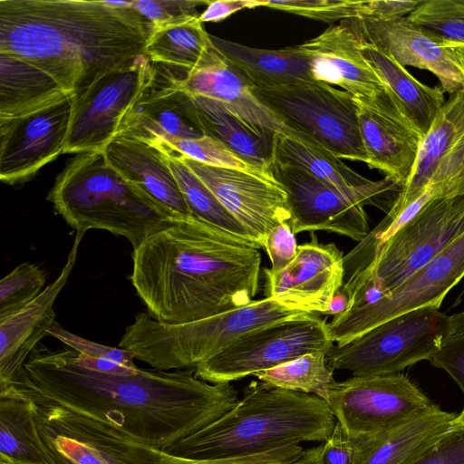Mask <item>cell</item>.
<instances>
[{
	"instance_id": "53",
	"label": "cell",
	"mask_w": 464,
	"mask_h": 464,
	"mask_svg": "<svg viewBox=\"0 0 464 464\" xmlns=\"http://www.w3.org/2000/svg\"><path fill=\"white\" fill-rule=\"evenodd\" d=\"M322 443L318 446L304 450L303 453L290 464H323Z\"/></svg>"
},
{
	"instance_id": "9",
	"label": "cell",
	"mask_w": 464,
	"mask_h": 464,
	"mask_svg": "<svg viewBox=\"0 0 464 464\" xmlns=\"http://www.w3.org/2000/svg\"><path fill=\"white\" fill-rule=\"evenodd\" d=\"M452 336L450 318L437 306L421 307L389 319L359 337L334 345L326 362L353 376L401 372L430 360Z\"/></svg>"
},
{
	"instance_id": "38",
	"label": "cell",
	"mask_w": 464,
	"mask_h": 464,
	"mask_svg": "<svg viewBox=\"0 0 464 464\" xmlns=\"http://www.w3.org/2000/svg\"><path fill=\"white\" fill-rule=\"evenodd\" d=\"M407 17L443 44H464V0H421Z\"/></svg>"
},
{
	"instance_id": "34",
	"label": "cell",
	"mask_w": 464,
	"mask_h": 464,
	"mask_svg": "<svg viewBox=\"0 0 464 464\" xmlns=\"http://www.w3.org/2000/svg\"><path fill=\"white\" fill-rule=\"evenodd\" d=\"M0 464H55L40 434L33 401L0 397Z\"/></svg>"
},
{
	"instance_id": "45",
	"label": "cell",
	"mask_w": 464,
	"mask_h": 464,
	"mask_svg": "<svg viewBox=\"0 0 464 464\" xmlns=\"http://www.w3.org/2000/svg\"><path fill=\"white\" fill-rule=\"evenodd\" d=\"M411 464H464V422L454 426Z\"/></svg>"
},
{
	"instance_id": "27",
	"label": "cell",
	"mask_w": 464,
	"mask_h": 464,
	"mask_svg": "<svg viewBox=\"0 0 464 464\" xmlns=\"http://www.w3.org/2000/svg\"><path fill=\"white\" fill-rule=\"evenodd\" d=\"M464 138V90L450 95L422 137L411 174L389 211L415 201L431 183L441 163Z\"/></svg>"
},
{
	"instance_id": "22",
	"label": "cell",
	"mask_w": 464,
	"mask_h": 464,
	"mask_svg": "<svg viewBox=\"0 0 464 464\" xmlns=\"http://www.w3.org/2000/svg\"><path fill=\"white\" fill-rule=\"evenodd\" d=\"M84 234L76 231L67 261L58 277L29 304L0 320V391L19 378L28 357L55 323L53 304L72 272Z\"/></svg>"
},
{
	"instance_id": "2",
	"label": "cell",
	"mask_w": 464,
	"mask_h": 464,
	"mask_svg": "<svg viewBox=\"0 0 464 464\" xmlns=\"http://www.w3.org/2000/svg\"><path fill=\"white\" fill-rule=\"evenodd\" d=\"M258 249L193 216L179 217L133 249L130 281L155 320L189 323L254 300Z\"/></svg>"
},
{
	"instance_id": "32",
	"label": "cell",
	"mask_w": 464,
	"mask_h": 464,
	"mask_svg": "<svg viewBox=\"0 0 464 464\" xmlns=\"http://www.w3.org/2000/svg\"><path fill=\"white\" fill-rule=\"evenodd\" d=\"M68 93L41 68L0 52V119L25 114Z\"/></svg>"
},
{
	"instance_id": "44",
	"label": "cell",
	"mask_w": 464,
	"mask_h": 464,
	"mask_svg": "<svg viewBox=\"0 0 464 464\" xmlns=\"http://www.w3.org/2000/svg\"><path fill=\"white\" fill-rule=\"evenodd\" d=\"M49 334L63 342L79 353L98 359L110 360L119 364L136 368L133 360L134 354L123 348H115L101 344L81 336H78L54 323L49 331Z\"/></svg>"
},
{
	"instance_id": "5",
	"label": "cell",
	"mask_w": 464,
	"mask_h": 464,
	"mask_svg": "<svg viewBox=\"0 0 464 464\" xmlns=\"http://www.w3.org/2000/svg\"><path fill=\"white\" fill-rule=\"evenodd\" d=\"M47 199L76 231L105 230L124 237L133 249L179 218L127 181L102 151L72 159Z\"/></svg>"
},
{
	"instance_id": "8",
	"label": "cell",
	"mask_w": 464,
	"mask_h": 464,
	"mask_svg": "<svg viewBox=\"0 0 464 464\" xmlns=\"http://www.w3.org/2000/svg\"><path fill=\"white\" fill-rule=\"evenodd\" d=\"M257 98L288 128L339 159L367 164L358 106L345 91L314 80L256 86Z\"/></svg>"
},
{
	"instance_id": "3",
	"label": "cell",
	"mask_w": 464,
	"mask_h": 464,
	"mask_svg": "<svg viewBox=\"0 0 464 464\" xmlns=\"http://www.w3.org/2000/svg\"><path fill=\"white\" fill-rule=\"evenodd\" d=\"M153 29L132 6L104 0L0 1V52L41 68L72 94L144 54Z\"/></svg>"
},
{
	"instance_id": "29",
	"label": "cell",
	"mask_w": 464,
	"mask_h": 464,
	"mask_svg": "<svg viewBox=\"0 0 464 464\" xmlns=\"http://www.w3.org/2000/svg\"><path fill=\"white\" fill-rule=\"evenodd\" d=\"M361 52L399 111L423 137L445 102L443 90L421 83L405 67L364 38Z\"/></svg>"
},
{
	"instance_id": "19",
	"label": "cell",
	"mask_w": 464,
	"mask_h": 464,
	"mask_svg": "<svg viewBox=\"0 0 464 464\" xmlns=\"http://www.w3.org/2000/svg\"><path fill=\"white\" fill-rule=\"evenodd\" d=\"M355 102L367 165L403 188L411 174L422 136L399 111L386 89L373 99Z\"/></svg>"
},
{
	"instance_id": "12",
	"label": "cell",
	"mask_w": 464,
	"mask_h": 464,
	"mask_svg": "<svg viewBox=\"0 0 464 464\" xmlns=\"http://www.w3.org/2000/svg\"><path fill=\"white\" fill-rule=\"evenodd\" d=\"M326 402L336 421L353 436L389 431L427 411L434 404L401 372L353 376L336 382Z\"/></svg>"
},
{
	"instance_id": "37",
	"label": "cell",
	"mask_w": 464,
	"mask_h": 464,
	"mask_svg": "<svg viewBox=\"0 0 464 464\" xmlns=\"http://www.w3.org/2000/svg\"><path fill=\"white\" fill-rule=\"evenodd\" d=\"M151 145L164 152L183 156L208 166L272 176L246 161L217 139L207 135L159 141Z\"/></svg>"
},
{
	"instance_id": "4",
	"label": "cell",
	"mask_w": 464,
	"mask_h": 464,
	"mask_svg": "<svg viewBox=\"0 0 464 464\" xmlns=\"http://www.w3.org/2000/svg\"><path fill=\"white\" fill-rule=\"evenodd\" d=\"M335 423L324 400L257 380L226 414L163 450L197 459L248 456L304 441L324 442Z\"/></svg>"
},
{
	"instance_id": "35",
	"label": "cell",
	"mask_w": 464,
	"mask_h": 464,
	"mask_svg": "<svg viewBox=\"0 0 464 464\" xmlns=\"http://www.w3.org/2000/svg\"><path fill=\"white\" fill-rule=\"evenodd\" d=\"M271 386L315 395L325 401L336 381L326 362V353L301 355L276 367L254 374Z\"/></svg>"
},
{
	"instance_id": "21",
	"label": "cell",
	"mask_w": 464,
	"mask_h": 464,
	"mask_svg": "<svg viewBox=\"0 0 464 464\" xmlns=\"http://www.w3.org/2000/svg\"><path fill=\"white\" fill-rule=\"evenodd\" d=\"M355 19L363 38L401 66L428 70L438 78L443 92L453 94L464 90V79L450 49L407 16Z\"/></svg>"
},
{
	"instance_id": "20",
	"label": "cell",
	"mask_w": 464,
	"mask_h": 464,
	"mask_svg": "<svg viewBox=\"0 0 464 464\" xmlns=\"http://www.w3.org/2000/svg\"><path fill=\"white\" fill-rule=\"evenodd\" d=\"M191 96L213 99L257 126L310 143L288 128L257 98L253 83L212 44L199 64L179 79L164 74Z\"/></svg>"
},
{
	"instance_id": "17",
	"label": "cell",
	"mask_w": 464,
	"mask_h": 464,
	"mask_svg": "<svg viewBox=\"0 0 464 464\" xmlns=\"http://www.w3.org/2000/svg\"><path fill=\"white\" fill-rule=\"evenodd\" d=\"M343 254L334 243L311 240L298 246L294 260L284 269H264L265 297L294 310L324 314L344 282Z\"/></svg>"
},
{
	"instance_id": "31",
	"label": "cell",
	"mask_w": 464,
	"mask_h": 464,
	"mask_svg": "<svg viewBox=\"0 0 464 464\" xmlns=\"http://www.w3.org/2000/svg\"><path fill=\"white\" fill-rule=\"evenodd\" d=\"M214 46L256 86L314 80L310 63L299 45L266 50L210 35Z\"/></svg>"
},
{
	"instance_id": "6",
	"label": "cell",
	"mask_w": 464,
	"mask_h": 464,
	"mask_svg": "<svg viewBox=\"0 0 464 464\" xmlns=\"http://www.w3.org/2000/svg\"><path fill=\"white\" fill-rule=\"evenodd\" d=\"M312 314L290 309L266 297L253 300L239 308L179 324H163L148 312H141L126 328L119 345L152 368L183 370L196 367L243 334Z\"/></svg>"
},
{
	"instance_id": "30",
	"label": "cell",
	"mask_w": 464,
	"mask_h": 464,
	"mask_svg": "<svg viewBox=\"0 0 464 464\" xmlns=\"http://www.w3.org/2000/svg\"><path fill=\"white\" fill-rule=\"evenodd\" d=\"M456 418L433 404L397 428L371 435L360 464H411L450 431Z\"/></svg>"
},
{
	"instance_id": "51",
	"label": "cell",
	"mask_w": 464,
	"mask_h": 464,
	"mask_svg": "<svg viewBox=\"0 0 464 464\" xmlns=\"http://www.w3.org/2000/svg\"><path fill=\"white\" fill-rule=\"evenodd\" d=\"M441 167L452 179L464 178V138L441 163Z\"/></svg>"
},
{
	"instance_id": "1",
	"label": "cell",
	"mask_w": 464,
	"mask_h": 464,
	"mask_svg": "<svg viewBox=\"0 0 464 464\" xmlns=\"http://www.w3.org/2000/svg\"><path fill=\"white\" fill-rule=\"evenodd\" d=\"M74 353L72 348H36L0 397L101 419L160 450L217 420L239 401L230 382L210 383L191 370L140 368L134 375L105 374L77 364Z\"/></svg>"
},
{
	"instance_id": "48",
	"label": "cell",
	"mask_w": 464,
	"mask_h": 464,
	"mask_svg": "<svg viewBox=\"0 0 464 464\" xmlns=\"http://www.w3.org/2000/svg\"><path fill=\"white\" fill-rule=\"evenodd\" d=\"M421 0H372L362 1L360 19L375 21L392 20L408 16Z\"/></svg>"
},
{
	"instance_id": "28",
	"label": "cell",
	"mask_w": 464,
	"mask_h": 464,
	"mask_svg": "<svg viewBox=\"0 0 464 464\" xmlns=\"http://www.w3.org/2000/svg\"><path fill=\"white\" fill-rule=\"evenodd\" d=\"M191 98L204 135L217 139L246 161L271 174L276 132L249 122L213 99Z\"/></svg>"
},
{
	"instance_id": "54",
	"label": "cell",
	"mask_w": 464,
	"mask_h": 464,
	"mask_svg": "<svg viewBox=\"0 0 464 464\" xmlns=\"http://www.w3.org/2000/svg\"><path fill=\"white\" fill-rule=\"evenodd\" d=\"M448 46L464 79V44H443Z\"/></svg>"
},
{
	"instance_id": "23",
	"label": "cell",
	"mask_w": 464,
	"mask_h": 464,
	"mask_svg": "<svg viewBox=\"0 0 464 464\" xmlns=\"http://www.w3.org/2000/svg\"><path fill=\"white\" fill-rule=\"evenodd\" d=\"M274 160L297 167L342 194L386 213L402 186L384 178L372 181L355 172L324 149L281 133L275 136Z\"/></svg>"
},
{
	"instance_id": "16",
	"label": "cell",
	"mask_w": 464,
	"mask_h": 464,
	"mask_svg": "<svg viewBox=\"0 0 464 464\" xmlns=\"http://www.w3.org/2000/svg\"><path fill=\"white\" fill-rule=\"evenodd\" d=\"M269 171L287 195L295 234L327 231L361 242L370 233L364 205L304 170L276 160Z\"/></svg>"
},
{
	"instance_id": "33",
	"label": "cell",
	"mask_w": 464,
	"mask_h": 464,
	"mask_svg": "<svg viewBox=\"0 0 464 464\" xmlns=\"http://www.w3.org/2000/svg\"><path fill=\"white\" fill-rule=\"evenodd\" d=\"M212 45L210 35L198 17L156 27L151 32L144 54L160 65L164 74L179 79L194 70Z\"/></svg>"
},
{
	"instance_id": "25",
	"label": "cell",
	"mask_w": 464,
	"mask_h": 464,
	"mask_svg": "<svg viewBox=\"0 0 464 464\" xmlns=\"http://www.w3.org/2000/svg\"><path fill=\"white\" fill-rule=\"evenodd\" d=\"M127 181L178 217L191 216L166 155L136 139L115 137L102 150Z\"/></svg>"
},
{
	"instance_id": "26",
	"label": "cell",
	"mask_w": 464,
	"mask_h": 464,
	"mask_svg": "<svg viewBox=\"0 0 464 464\" xmlns=\"http://www.w3.org/2000/svg\"><path fill=\"white\" fill-rule=\"evenodd\" d=\"M40 434L55 464H123L85 415L53 405H36Z\"/></svg>"
},
{
	"instance_id": "50",
	"label": "cell",
	"mask_w": 464,
	"mask_h": 464,
	"mask_svg": "<svg viewBox=\"0 0 464 464\" xmlns=\"http://www.w3.org/2000/svg\"><path fill=\"white\" fill-rule=\"evenodd\" d=\"M74 359L80 366L97 372L105 374L134 375L140 368H130L110 360L92 358L75 351Z\"/></svg>"
},
{
	"instance_id": "40",
	"label": "cell",
	"mask_w": 464,
	"mask_h": 464,
	"mask_svg": "<svg viewBox=\"0 0 464 464\" xmlns=\"http://www.w3.org/2000/svg\"><path fill=\"white\" fill-rule=\"evenodd\" d=\"M304 451L299 444L287 445L248 456L224 459H188L146 445L136 464H290Z\"/></svg>"
},
{
	"instance_id": "47",
	"label": "cell",
	"mask_w": 464,
	"mask_h": 464,
	"mask_svg": "<svg viewBox=\"0 0 464 464\" xmlns=\"http://www.w3.org/2000/svg\"><path fill=\"white\" fill-rule=\"evenodd\" d=\"M429 361L434 367L444 370L464 393V334L452 335ZM457 420L464 422V407Z\"/></svg>"
},
{
	"instance_id": "10",
	"label": "cell",
	"mask_w": 464,
	"mask_h": 464,
	"mask_svg": "<svg viewBox=\"0 0 464 464\" xmlns=\"http://www.w3.org/2000/svg\"><path fill=\"white\" fill-rule=\"evenodd\" d=\"M326 320L317 314L266 325L243 334L195 367L197 377L210 383L237 381L334 345Z\"/></svg>"
},
{
	"instance_id": "13",
	"label": "cell",
	"mask_w": 464,
	"mask_h": 464,
	"mask_svg": "<svg viewBox=\"0 0 464 464\" xmlns=\"http://www.w3.org/2000/svg\"><path fill=\"white\" fill-rule=\"evenodd\" d=\"M463 276L464 234L376 303L334 316L327 324L330 336L343 345L395 316L425 306L440 307Z\"/></svg>"
},
{
	"instance_id": "24",
	"label": "cell",
	"mask_w": 464,
	"mask_h": 464,
	"mask_svg": "<svg viewBox=\"0 0 464 464\" xmlns=\"http://www.w3.org/2000/svg\"><path fill=\"white\" fill-rule=\"evenodd\" d=\"M123 116L115 137L154 144L204 135L191 96L164 75Z\"/></svg>"
},
{
	"instance_id": "11",
	"label": "cell",
	"mask_w": 464,
	"mask_h": 464,
	"mask_svg": "<svg viewBox=\"0 0 464 464\" xmlns=\"http://www.w3.org/2000/svg\"><path fill=\"white\" fill-rule=\"evenodd\" d=\"M158 70L145 54L110 70L74 94L63 153L102 151L124 114L153 86Z\"/></svg>"
},
{
	"instance_id": "41",
	"label": "cell",
	"mask_w": 464,
	"mask_h": 464,
	"mask_svg": "<svg viewBox=\"0 0 464 464\" xmlns=\"http://www.w3.org/2000/svg\"><path fill=\"white\" fill-rule=\"evenodd\" d=\"M362 1L352 0H264V7L332 23L360 19Z\"/></svg>"
},
{
	"instance_id": "15",
	"label": "cell",
	"mask_w": 464,
	"mask_h": 464,
	"mask_svg": "<svg viewBox=\"0 0 464 464\" xmlns=\"http://www.w3.org/2000/svg\"><path fill=\"white\" fill-rule=\"evenodd\" d=\"M176 156L203 181L259 248L273 227L290 222L286 192L273 176L211 167Z\"/></svg>"
},
{
	"instance_id": "55",
	"label": "cell",
	"mask_w": 464,
	"mask_h": 464,
	"mask_svg": "<svg viewBox=\"0 0 464 464\" xmlns=\"http://www.w3.org/2000/svg\"><path fill=\"white\" fill-rule=\"evenodd\" d=\"M452 335L464 334V310L450 316Z\"/></svg>"
},
{
	"instance_id": "18",
	"label": "cell",
	"mask_w": 464,
	"mask_h": 464,
	"mask_svg": "<svg viewBox=\"0 0 464 464\" xmlns=\"http://www.w3.org/2000/svg\"><path fill=\"white\" fill-rule=\"evenodd\" d=\"M363 36L356 19L341 21L299 44L314 81L336 85L355 101L371 100L385 87L361 52Z\"/></svg>"
},
{
	"instance_id": "43",
	"label": "cell",
	"mask_w": 464,
	"mask_h": 464,
	"mask_svg": "<svg viewBox=\"0 0 464 464\" xmlns=\"http://www.w3.org/2000/svg\"><path fill=\"white\" fill-rule=\"evenodd\" d=\"M370 436H353L336 421L328 439L322 442L323 464H360Z\"/></svg>"
},
{
	"instance_id": "49",
	"label": "cell",
	"mask_w": 464,
	"mask_h": 464,
	"mask_svg": "<svg viewBox=\"0 0 464 464\" xmlns=\"http://www.w3.org/2000/svg\"><path fill=\"white\" fill-rule=\"evenodd\" d=\"M264 7V0H217L210 1L198 19L201 23H218L244 8Z\"/></svg>"
},
{
	"instance_id": "14",
	"label": "cell",
	"mask_w": 464,
	"mask_h": 464,
	"mask_svg": "<svg viewBox=\"0 0 464 464\" xmlns=\"http://www.w3.org/2000/svg\"><path fill=\"white\" fill-rule=\"evenodd\" d=\"M74 94L25 114L0 119V179L25 182L63 153Z\"/></svg>"
},
{
	"instance_id": "36",
	"label": "cell",
	"mask_w": 464,
	"mask_h": 464,
	"mask_svg": "<svg viewBox=\"0 0 464 464\" xmlns=\"http://www.w3.org/2000/svg\"><path fill=\"white\" fill-rule=\"evenodd\" d=\"M164 154L191 216L256 244L211 190L178 156Z\"/></svg>"
},
{
	"instance_id": "42",
	"label": "cell",
	"mask_w": 464,
	"mask_h": 464,
	"mask_svg": "<svg viewBox=\"0 0 464 464\" xmlns=\"http://www.w3.org/2000/svg\"><path fill=\"white\" fill-rule=\"evenodd\" d=\"M209 2V0H132V8L156 28L199 17L198 7L207 6Z\"/></svg>"
},
{
	"instance_id": "39",
	"label": "cell",
	"mask_w": 464,
	"mask_h": 464,
	"mask_svg": "<svg viewBox=\"0 0 464 464\" xmlns=\"http://www.w3.org/2000/svg\"><path fill=\"white\" fill-rule=\"evenodd\" d=\"M46 274L36 264L21 263L0 281V320L37 297L44 289Z\"/></svg>"
},
{
	"instance_id": "52",
	"label": "cell",
	"mask_w": 464,
	"mask_h": 464,
	"mask_svg": "<svg viewBox=\"0 0 464 464\" xmlns=\"http://www.w3.org/2000/svg\"><path fill=\"white\" fill-rule=\"evenodd\" d=\"M348 303V296L342 286L334 295L329 309L324 314L333 316L339 315L346 311Z\"/></svg>"
},
{
	"instance_id": "7",
	"label": "cell",
	"mask_w": 464,
	"mask_h": 464,
	"mask_svg": "<svg viewBox=\"0 0 464 464\" xmlns=\"http://www.w3.org/2000/svg\"><path fill=\"white\" fill-rule=\"evenodd\" d=\"M463 234L464 193L432 198L365 265L344 275L349 303L343 313L376 303Z\"/></svg>"
},
{
	"instance_id": "46",
	"label": "cell",
	"mask_w": 464,
	"mask_h": 464,
	"mask_svg": "<svg viewBox=\"0 0 464 464\" xmlns=\"http://www.w3.org/2000/svg\"><path fill=\"white\" fill-rule=\"evenodd\" d=\"M295 234L290 222H283L273 227L266 236L263 248L268 255L272 272L287 266L297 253Z\"/></svg>"
}]
</instances>
